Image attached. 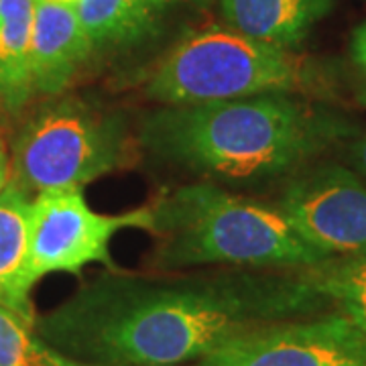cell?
<instances>
[{"instance_id": "6da1fadb", "label": "cell", "mask_w": 366, "mask_h": 366, "mask_svg": "<svg viewBox=\"0 0 366 366\" xmlns=\"http://www.w3.org/2000/svg\"><path fill=\"white\" fill-rule=\"evenodd\" d=\"M326 307L305 269L163 274L110 269L35 317V332L88 362L189 366L249 332Z\"/></svg>"}, {"instance_id": "7a4b0ae2", "label": "cell", "mask_w": 366, "mask_h": 366, "mask_svg": "<svg viewBox=\"0 0 366 366\" xmlns=\"http://www.w3.org/2000/svg\"><path fill=\"white\" fill-rule=\"evenodd\" d=\"M348 120L300 94H262L192 106H159L141 118L137 141L153 157L214 183H271L314 163Z\"/></svg>"}, {"instance_id": "3957f363", "label": "cell", "mask_w": 366, "mask_h": 366, "mask_svg": "<svg viewBox=\"0 0 366 366\" xmlns=\"http://www.w3.org/2000/svg\"><path fill=\"white\" fill-rule=\"evenodd\" d=\"M161 269L236 267L301 271L326 262L274 204L240 196L222 183H185L151 206Z\"/></svg>"}, {"instance_id": "277c9868", "label": "cell", "mask_w": 366, "mask_h": 366, "mask_svg": "<svg viewBox=\"0 0 366 366\" xmlns=\"http://www.w3.org/2000/svg\"><path fill=\"white\" fill-rule=\"evenodd\" d=\"M127 117L76 96H55L37 108L16 132L11 182L29 194L84 189L137 155Z\"/></svg>"}, {"instance_id": "5b68a950", "label": "cell", "mask_w": 366, "mask_h": 366, "mask_svg": "<svg viewBox=\"0 0 366 366\" xmlns=\"http://www.w3.org/2000/svg\"><path fill=\"white\" fill-rule=\"evenodd\" d=\"M314 74L295 51L234 29H206L182 41L144 86L159 106H192L262 94H301Z\"/></svg>"}, {"instance_id": "8992f818", "label": "cell", "mask_w": 366, "mask_h": 366, "mask_svg": "<svg viewBox=\"0 0 366 366\" xmlns=\"http://www.w3.org/2000/svg\"><path fill=\"white\" fill-rule=\"evenodd\" d=\"M151 206L102 214L90 208L81 189L41 192L31 204V279L37 283L51 273H79L90 264L112 267V238L120 230L151 232Z\"/></svg>"}, {"instance_id": "52a82bcc", "label": "cell", "mask_w": 366, "mask_h": 366, "mask_svg": "<svg viewBox=\"0 0 366 366\" xmlns=\"http://www.w3.org/2000/svg\"><path fill=\"white\" fill-rule=\"evenodd\" d=\"M274 206L326 259L366 254V182L352 167L314 161L283 182Z\"/></svg>"}, {"instance_id": "ba28073f", "label": "cell", "mask_w": 366, "mask_h": 366, "mask_svg": "<svg viewBox=\"0 0 366 366\" xmlns=\"http://www.w3.org/2000/svg\"><path fill=\"white\" fill-rule=\"evenodd\" d=\"M189 366H366V327L338 312L285 320Z\"/></svg>"}, {"instance_id": "9c48e42d", "label": "cell", "mask_w": 366, "mask_h": 366, "mask_svg": "<svg viewBox=\"0 0 366 366\" xmlns=\"http://www.w3.org/2000/svg\"><path fill=\"white\" fill-rule=\"evenodd\" d=\"M94 55V45L79 21L76 6L37 0L31 43L33 90L55 98L74 84Z\"/></svg>"}, {"instance_id": "30bf717a", "label": "cell", "mask_w": 366, "mask_h": 366, "mask_svg": "<svg viewBox=\"0 0 366 366\" xmlns=\"http://www.w3.org/2000/svg\"><path fill=\"white\" fill-rule=\"evenodd\" d=\"M336 0H220L230 29L281 49L297 51Z\"/></svg>"}, {"instance_id": "8fae6325", "label": "cell", "mask_w": 366, "mask_h": 366, "mask_svg": "<svg viewBox=\"0 0 366 366\" xmlns=\"http://www.w3.org/2000/svg\"><path fill=\"white\" fill-rule=\"evenodd\" d=\"M33 197L14 182L0 192V307L35 326L29 273V232Z\"/></svg>"}, {"instance_id": "7c38bea8", "label": "cell", "mask_w": 366, "mask_h": 366, "mask_svg": "<svg viewBox=\"0 0 366 366\" xmlns=\"http://www.w3.org/2000/svg\"><path fill=\"white\" fill-rule=\"evenodd\" d=\"M173 0H78L76 13L94 51L129 47L153 35Z\"/></svg>"}, {"instance_id": "4fadbf2b", "label": "cell", "mask_w": 366, "mask_h": 366, "mask_svg": "<svg viewBox=\"0 0 366 366\" xmlns=\"http://www.w3.org/2000/svg\"><path fill=\"white\" fill-rule=\"evenodd\" d=\"M37 0H0V110L16 114L33 90L31 43Z\"/></svg>"}, {"instance_id": "5bb4252c", "label": "cell", "mask_w": 366, "mask_h": 366, "mask_svg": "<svg viewBox=\"0 0 366 366\" xmlns=\"http://www.w3.org/2000/svg\"><path fill=\"white\" fill-rule=\"evenodd\" d=\"M305 273L326 305L366 327V254L330 259Z\"/></svg>"}, {"instance_id": "9a60e30c", "label": "cell", "mask_w": 366, "mask_h": 366, "mask_svg": "<svg viewBox=\"0 0 366 366\" xmlns=\"http://www.w3.org/2000/svg\"><path fill=\"white\" fill-rule=\"evenodd\" d=\"M0 366H108L88 362L53 348L35 326L0 307Z\"/></svg>"}, {"instance_id": "2e32d148", "label": "cell", "mask_w": 366, "mask_h": 366, "mask_svg": "<svg viewBox=\"0 0 366 366\" xmlns=\"http://www.w3.org/2000/svg\"><path fill=\"white\" fill-rule=\"evenodd\" d=\"M346 165L352 167L366 182V131L352 134L346 147Z\"/></svg>"}, {"instance_id": "e0dca14e", "label": "cell", "mask_w": 366, "mask_h": 366, "mask_svg": "<svg viewBox=\"0 0 366 366\" xmlns=\"http://www.w3.org/2000/svg\"><path fill=\"white\" fill-rule=\"evenodd\" d=\"M350 55H352L354 66L358 69V76L362 79V92H365L366 100V21L354 29L352 41H350Z\"/></svg>"}, {"instance_id": "ac0fdd59", "label": "cell", "mask_w": 366, "mask_h": 366, "mask_svg": "<svg viewBox=\"0 0 366 366\" xmlns=\"http://www.w3.org/2000/svg\"><path fill=\"white\" fill-rule=\"evenodd\" d=\"M11 182V157L6 155L4 143L0 141V192Z\"/></svg>"}, {"instance_id": "d6986e66", "label": "cell", "mask_w": 366, "mask_h": 366, "mask_svg": "<svg viewBox=\"0 0 366 366\" xmlns=\"http://www.w3.org/2000/svg\"><path fill=\"white\" fill-rule=\"evenodd\" d=\"M49 2H64V4H74V6H76L78 0H49Z\"/></svg>"}]
</instances>
